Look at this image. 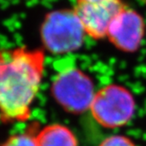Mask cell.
I'll return each instance as SVG.
<instances>
[{
    "instance_id": "cell-1",
    "label": "cell",
    "mask_w": 146,
    "mask_h": 146,
    "mask_svg": "<svg viewBox=\"0 0 146 146\" xmlns=\"http://www.w3.org/2000/svg\"><path fill=\"white\" fill-rule=\"evenodd\" d=\"M46 68L43 48H0V118L25 122L38 94Z\"/></svg>"
},
{
    "instance_id": "cell-2",
    "label": "cell",
    "mask_w": 146,
    "mask_h": 146,
    "mask_svg": "<svg viewBox=\"0 0 146 146\" xmlns=\"http://www.w3.org/2000/svg\"><path fill=\"white\" fill-rule=\"evenodd\" d=\"M85 36L72 9L50 11L40 26L42 44L54 54H70L78 50L82 46Z\"/></svg>"
},
{
    "instance_id": "cell-3",
    "label": "cell",
    "mask_w": 146,
    "mask_h": 146,
    "mask_svg": "<svg viewBox=\"0 0 146 146\" xmlns=\"http://www.w3.org/2000/svg\"><path fill=\"white\" fill-rule=\"evenodd\" d=\"M52 94L64 110L82 114L90 110L96 92L92 79L82 69L72 66L65 68L55 76L52 83Z\"/></svg>"
},
{
    "instance_id": "cell-4",
    "label": "cell",
    "mask_w": 146,
    "mask_h": 146,
    "mask_svg": "<svg viewBox=\"0 0 146 146\" xmlns=\"http://www.w3.org/2000/svg\"><path fill=\"white\" fill-rule=\"evenodd\" d=\"M136 102L131 92L118 84H109L96 92L90 106L95 120L102 127L114 129L127 124L134 115Z\"/></svg>"
},
{
    "instance_id": "cell-5",
    "label": "cell",
    "mask_w": 146,
    "mask_h": 146,
    "mask_svg": "<svg viewBox=\"0 0 146 146\" xmlns=\"http://www.w3.org/2000/svg\"><path fill=\"white\" fill-rule=\"evenodd\" d=\"M127 6L123 0H75L72 10L85 35L99 40L107 38L112 21Z\"/></svg>"
},
{
    "instance_id": "cell-6",
    "label": "cell",
    "mask_w": 146,
    "mask_h": 146,
    "mask_svg": "<svg viewBox=\"0 0 146 146\" xmlns=\"http://www.w3.org/2000/svg\"><path fill=\"white\" fill-rule=\"evenodd\" d=\"M145 33L144 19L128 5L112 21L106 38L116 49L131 54L141 46Z\"/></svg>"
},
{
    "instance_id": "cell-7",
    "label": "cell",
    "mask_w": 146,
    "mask_h": 146,
    "mask_svg": "<svg viewBox=\"0 0 146 146\" xmlns=\"http://www.w3.org/2000/svg\"><path fill=\"white\" fill-rule=\"evenodd\" d=\"M38 146H78L73 131L67 126L54 123L44 127L37 134Z\"/></svg>"
},
{
    "instance_id": "cell-8",
    "label": "cell",
    "mask_w": 146,
    "mask_h": 146,
    "mask_svg": "<svg viewBox=\"0 0 146 146\" xmlns=\"http://www.w3.org/2000/svg\"><path fill=\"white\" fill-rule=\"evenodd\" d=\"M37 135L33 131H25L9 137L2 146H38Z\"/></svg>"
},
{
    "instance_id": "cell-9",
    "label": "cell",
    "mask_w": 146,
    "mask_h": 146,
    "mask_svg": "<svg viewBox=\"0 0 146 146\" xmlns=\"http://www.w3.org/2000/svg\"><path fill=\"white\" fill-rule=\"evenodd\" d=\"M100 146H136V144L125 136L115 135L104 139Z\"/></svg>"
},
{
    "instance_id": "cell-10",
    "label": "cell",
    "mask_w": 146,
    "mask_h": 146,
    "mask_svg": "<svg viewBox=\"0 0 146 146\" xmlns=\"http://www.w3.org/2000/svg\"><path fill=\"white\" fill-rule=\"evenodd\" d=\"M140 1H141L142 3H143V4H145V5H146V0H140Z\"/></svg>"
}]
</instances>
